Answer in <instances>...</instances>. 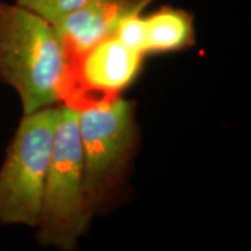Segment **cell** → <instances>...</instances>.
<instances>
[{"label": "cell", "instance_id": "6da1fadb", "mask_svg": "<svg viewBox=\"0 0 251 251\" xmlns=\"http://www.w3.org/2000/svg\"><path fill=\"white\" fill-rule=\"evenodd\" d=\"M68 65L55 25L23 6L0 1V80L17 91L24 114L57 105Z\"/></svg>", "mask_w": 251, "mask_h": 251}, {"label": "cell", "instance_id": "7a4b0ae2", "mask_svg": "<svg viewBox=\"0 0 251 251\" xmlns=\"http://www.w3.org/2000/svg\"><path fill=\"white\" fill-rule=\"evenodd\" d=\"M78 109L59 105L54 148L47 176L37 240L43 247L70 251L89 229L93 207L85 187Z\"/></svg>", "mask_w": 251, "mask_h": 251}, {"label": "cell", "instance_id": "3957f363", "mask_svg": "<svg viewBox=\"0 0 251 251\" xmlns=\"http://www.w3.org/2000/svg\"><path fill=\"white\" fill-rule=\"evenodd\" d=\"M59 105L24 114L0 169V224L36 228Z\"/></svg>", "mask_w": 251, "mask_h": 251}, {"label": "cell", "instance_id": "277c9868", "mask_svg": "<svg viewBox=\"0 0 251 251\" xmlns=\"http://www.w3.org/2000/svg\"><path fill=\"white\" fill-rule=\"evenodd\" d=\"M85 187L91 206L105 201L135 148L136 125L128 100L114 98L78 109Z\"/></svg>", "mask_w": 251, "mask_h": 251}, {"label": "cell", "instance_id": "5b68a950", "mask_svg": "<svg viewBox=\"0 0 251 251\" xmlns=\"http://www.w3.org/2000/svg\"><path fill=\"white\" fill-rule=\"evenodd\" d=\"M155 0H86L55 25L67 54L81 57L100 41L115 34L125 19L142 13Z\"/></svg>", "mask_w": 251, "mask_h": 251}, {"label": "cell", "instance_id": "8992f818", "mask_svg": "<svg viewBox=\"0 0 251 251\" xmlns=\"http://www.w3.org/2000/svg\"><path fill=\"white\" fill-rule=\"evenodd\" d=\"M144 57L115 36L107 37L80 57L81 78L91 89L117 93L135 80Z\"/></svg>", "mask_w": 251, "mask_h": 251}, {"label": "cell", "instance_id": "52a82bcc", "mask_svg": "<svg viewBox=\"0 0 251 251\" xmlns=\"http://www.w3.org/2000/svg\"><path fill=\"white\" fill-rule=\"evenodd\" d=\"M143 27L146 55L180 51L196 39L193 18L184 9L161 7L143 15Z\"/></svg>", "mask_w": 251, "mask_h": 251}, {"label": "cell", "instance_id": "ba28073f", "mask_svg": "<svg viewBox=\"0 0 251 251\" xmlns=\"http://www.w3.org/2000/svg\"><path fill=\"white\" fill-rule=\"evenodd\" d=\"M85 1L86 0H17L15 4L34 12L50 24L57 25Z\"/></svg>", "mask_w": 251, "mask_h": 251}]
</instances>
